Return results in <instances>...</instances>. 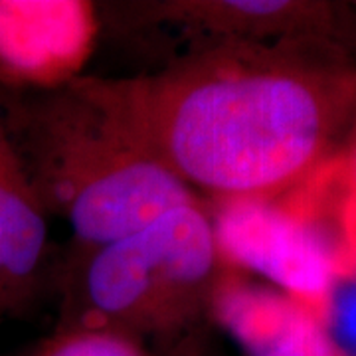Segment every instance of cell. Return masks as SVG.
<instances>
[{"mask_svg": "<svg viewBox=\"0 0 356 356\" xmlns=\"http://www.w3.org/2000/svg\"><path fill=\"white\" fill-rule=\"evenodd\" d=\"M97 81L147 149L216 204L293 188L356 109V74L289 44H206L153 76Z\"/></svg>", "mask_w": 356, "mask_h": 356, "instance_id": "cell-1", "label": "cell"}, {"mask_svg": "<svg viewBox=\"0 0 356 356\" xmlns=\"http://www.w3.org/2000/svg\"><path fill=\"white\" fill-rule=\"evenodd\" d=\"M0 109L46 214L64 218L83 255L200 202L109 105L97 77L0 95Z\"/></svg>", "mask_w": 356, "mask_h": 356, "instance_id": "cell-2", "label": "cell"}, {"mask_svg": "<svg viewBox=\"0 0 356 356\" xmlns=\"http://www.w3.org/2000/svg\"><path fill=\"white\" fill-rule=\"evenodd\" d=\"M74 325L166 341L212 311L222 280L214 224L200 202L83 255Z\"/></svg>", "mask_w": 356, "mask_h": 356, "instance_id": "cell-3", "label": "cell"}, {"mask_svg": "<svg viewBox=\"0 0 356 356\" xmlns=\"http://www.w3.org/2000/svg\"><path fill=\"white\" fill-rule=\"evenodd\" d=\"M99 30L83 0H0V95L64 88L81 77Z\"/></svg>", "mask_w": 356, "mask_h": 356, "instance_id": "cell-4", "label": "cell"}, {"mask_svg": "<svg viewBox=\"0 0 356 356\" xmlns=\"http://www.w3.org/2000/svg\"><path fill=\"white\" fill-rule=\"evenodd\" d=\"M210 218L222 261L254 271L291 295L329 291L332 261L327 248L273 200L220 202Z\"/></svg>", "mask_w": 356, "mask_h": 356, "instance_id": "cell-5", "label": "cell"}, {"mask_svg": "<svg viewBox=\"0 0 356 356\" xmlns=\"http://www.w3.org/2000/svg\"><path fill=\"white\" fill-rule=\"evenodd\" d=\"M139 22L180 26L188 32H202L212 44H299L331 34L337 24L327 2L291 0H168L137 2L125 8Z\"/></svg>", "mask_w": 356, "mask_h": 356, "instance_id": "cell-6", "label": "cell"}, {"mask_svg": "<svg viewBox=\"0 0 356 356\" xmlns=\"http://www.w3.org/2000/svg\"><path fill=\"white\" fill-rule=\"evenodd\" d=\"M210 315L245 356H337L315 315L277 287L222 275Z\"/></svg>", "mask_w": 356, "mask_h": 356, "instance_id": "cell-7", "label": "cell"}, {"mask_svg": "<svg viewBox=\"0 0 356 356\" xmlns=\"http://www.w3.org/2000/svg\"><path fill=\"white\" fill-rule=\"evenodd\" d=\"M46 254L48 214L0 109V289L6 311H22L36 297Z\"/></svg>", "mask_w": 356, "mask_h": 356, "instance_id": "cell-8", "label": "cell"}, {"mask_svg": "<svg viewBox=\"0 0 356 356\" xmlns=\"http://www.w3.org/2000/svg\"><path fill=\"white\" fill-rule=\"evenodd\" d=\"M30 356H151L145 343L123 332L65 325L36 346Z\"/></svg>", "mask_w": 356, "mask_h": 356, "instance_id": "cell-9", "label": "cell"}, {"mask_svg": "<svg viewBox=\"0 0 356 356\" xmlns=\"http://www.w3.org/2000/svg\"><path fill=\"white\" fill-rule=\"evenodd\" d=\"M4 311H6V303H4V297H2V289H0V317H2Z\"/></svg>", "mask_w": 356, "mask_h": 356, "instance_id": "cell-10", "label": "cell"}]
</instances>
